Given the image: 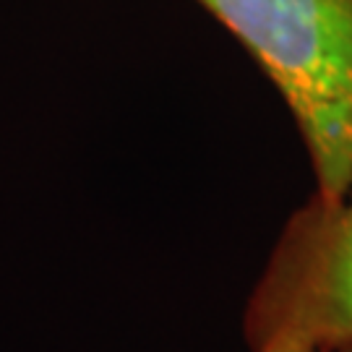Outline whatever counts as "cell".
<instances>
[{
	"instance_id": "cell-2",
	"label": "cell",
	"mask_w": 352,
	"mask_h": 352,
	"mask_svg": "<svg viewBox=\"0 0 352 352\" xmlns=\"http://www.w3.org/2000/svg\"><path fill=\"white\" fill-rule=\"evenodd\" d=\"M248 347L292 340L318 352L352 344V183L289 214L243 314Z\"/></svg>"
},
{
	"instance_id": "cell-4",
	"label": "cell",
	"mask_w": 352,
	"mask_h": 352,
	"mask_svg": "<svg viewBox=\"0 0 352 352\" xmlns=\"http://www.w3.org/2000/svg\"><path fill=\"white\" fill-rule=\"evenodd\" d=\"M337 352H352V344L350 347H344V350H337Z\"/></svg>"
},
{
	"instance_id": "cell-3",
	"label": "cell",
	"mask_w": 352,
	"mask_h": 352,
	"mask_svg": "<svg viewBox=\"0 0 352 352\" xmlns=\"http://www.w3.org/2000/svg\"><path fill=\"white\" fill-rule=\"evenodd\" d=\"M251 352H318L302 342H292V340H277V342H266L261 347H253Z\"/></svg>"
},
{
	"instance_id": "cell-1",
	"label": "cell",
	"mask_w": 352,
	"mask_h": 352,
	"mask_svg": "<svg viewBox=\"0 0 352 352\" xmlns=\"http://www.w3.org/2000/svg\"><path fill=\"white\" fill-rule=\"evenodd\" d=\"M269 76L334 201L352 183V0H196Z\"/></svg>"
}]
</instances>
